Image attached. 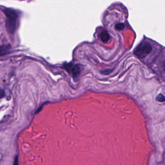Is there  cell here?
<instances>
[{
    "label": "cell",
    "instance_id": "6da1fadb",
    "mask_svg": "<svg viewBox=\"0 0 165 165\" xmlns=\"http://www.w3.org/2000/svg\"><path fill=\"white\" fill-rule=\"evenodd\" d=\"M155 45L151 41L145 40L142 41L135 50L134 53L141 60H147L148 57L155 54Z\"/></svg>",
    "mask_w": 165,
    "mask_h": 165
},
{
    "label": "cell",
    "instance_id": "7a4b0ae2",
    "mask_svg": "<svg viewBox=\"0 0 165 165\" xmlns=\"http://www.w3.org/2000/svg\"><path fill=\"white\" fill-rule=\"evenodd\" d=\"M6 16V27L10 34H14L16 30L18 21V14L16 10L7 9L3 10Z\"/></svg>",
    "mask_w": 165,
    "mask_h": 165
},
{
    "label": "cell",
    "instance_id": "3957f363",
    "mask_svg": "<svg viewBox=\"0 0 165 165\" xmlns=\"http://www.w3.org/2000/svg\"><path fill=\"white\" fill-rule=\"evenodd\" d=\"M67 67L70 69L68 71L70 72L69 73H71L74 78H78V76L80 74L81 72L83 70V67L79 65H76L72 66L71 64H68V67L67 65H65V68H67Z\"/></svg>",
    "mask_w": 165,
    "mask_h": 165
},
{
    "label": "cell",
    "instance_id": "277c9868",
    "mask_svg": "<svg viewBox=\"0 0 165 165\" xmlns=\"http://www.w3.org/2000/svg\"><path fill=\"white\" fill-rule=\"evenodd\" d=\"M11 49L10 45H3L0 47V56L8 54Z\"/></svg>",
    "mask_w": 165,
    "mask_h": 165
},
{
    "label": "cell",
    "instance_id": "5b68a950",
    "mask_svg": "<svg viewBox=\"0 0 165 165\" xmlns=\"http://www.w3.org/2000/svg\"><path fill=\"white\" fill-rule=\"evenodd\" d=\"M100 37L101 41L104 43H107L110 40V36L106 31H103L101 32Z\"/></svg>",
    "mask_w": 165,
    "mask_h": 165
},
{
    "label": "cell",
    "instance_id": "8992f818",
    "mask_svg": "<svg viewBox=\"0 0 165 165\" xmlns=\"http://www.w3.org/2000/svg\"><path fill=\"white\" fill-rule=\"evenodd\" d=\"M124 28V25L123 23H118L116 25V29L117 31H122Z\"/></svg>",
    "mask_w": 165,
    "mask_h": 165
},
{
    "label": "cell",
    "instance_id": "52a82bcc",
    "mask_svg": "<svg viewBox=\"0 0 165 165\" xmlns=\"http://www.w3.org/2000/svg\"><path fill=\"white\" fill-rule=\"evenodd\" d=\"M157 100L159 102H163L165 101V97L163 96L162 94H160L158 96H157Z\"/></svg>",
    "mask_w": 165,
    "mask_h": 165
},
{
    "label": "cell",
    "instance_id": "ba28073f",
    "mask_svg": "<svg viewBox=\"0 0 165 165\" xmlns=\"http://www.w3.org/2000/svg\"><path fill=\"white\" fill-rule=\"evenodd\" d=\"M161 68H162V69L165 72V60L163 61L162 65H161Z\"/></svg>",
    "mask_w": 165,
    "mask_h": 165
}]
</instances>
